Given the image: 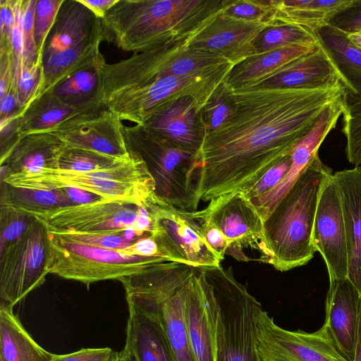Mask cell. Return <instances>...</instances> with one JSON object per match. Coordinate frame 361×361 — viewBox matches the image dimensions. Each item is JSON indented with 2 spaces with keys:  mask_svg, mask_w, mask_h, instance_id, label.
I'll use <instances>...</instances> for the list:
<instances>
[{
  "mask_svg": "<svg viewBox=\"0 0 361 361\" xmlns=\"http://www.w3.org/2000/svg\"><path fill=\"white\" fill-rule=\"evenodd\" d=\"M216 300V361H263L255 336L261 304L233 276L232 269H202Z\"/></svg>",
  "mask_w": 361,
  "mask_h": 361,
  "instance_id": "cell-7",
  "label": "cell"
},
{
  "mask_svg": "<svg viewBox=\"0 0 361 361\" xmlns=\"http://www.w3.org/2000/svg\"><path fill=\"white\" fill-rule=\"evenodd\" d=\"M59 234L71 240L87 245L117 250L126 249L134 243L128 240L123 233L104 234L68 232Z\"/></svg>",
  "mask_w": 361,
  "mask_h": 361,
  "instance_id": "cell-45",
  "label": "cell"
},
{
  "mask_svg": "<svg viewBox=\"0 0 361 361\" xmlns=\"http://www.w3.org/2000/svg\"><path fill=\"white\" fill-rule=\"evenodd\" d=\"M342 132L346 139L348 161L361 165V94L347 93L343 100Z\"/></svg>",
  "mask_w": 361,
  "mask_h": 361,
  "instance_id": "cell-36",
  "label": "cell"
},
{
  "mask_svg": "<svg viewBox=\"0 0 361 361\" xmlns=\"http://www.w3.org/2000/svg\"><path fill=\"white\" fill-rule=\"evenodd\" d=\"M32 214L49 231L59 233H123L133 228L142 238L151 235L153 231L149 207L111 199Z\"/></svg>",
  "mask_w": 361,
  "mask_h": 361,
  "instance_id": "cell-10",
  "label": "cell"
},
{
  "mask_svg": "<svg viewBox=\"0 0 361 361\" xmlns=\"http://www.w3.org/2000/svg\"><path fill=\"white\" fill-rule=\"evenodd\" d=\"M184 319L197 361H216V300L202 269L195 268L185 284Z\"/></svg>",
  "mask_w": 361,
  "mask_h": 361,
  "instance_id": "cell-17",
  "label": "cell"
},
{
  "mask_svg": "<svg viewBox=\"0 0 361 361\" xmlns=\"http://www.w3.org/2000/svg\"><path fill=\"white\" fill-rule=\"evenodd\" d=\"M124 131L129 149L137 148L140 152L136 154L146 156L144 160L155 180L157 195L176 207L195 211L199 204L195 152L173 145L145 125L125 126Z\"/></svg>",
  "mask_w": 361,
  "mask_h": 361,
  "instance_id": "cell-8",
  "label": "cell"
},
{
  "mask_svg": "<svg viewBox=\"0 0 361 361\" xmlns=\"http://www.w3.org/2000/svg\"><path fill=\"white\" fill-rule=\"evenodd\" d=\"M98 82L95 69L79 71L59 85L54 93L65 102L78 103L94 94Z\"/></svg>",
  "mask_w": 361,
  "mask_h": 361,
  "instance_id": "cell-39",
  "label": "cell"
},
{
  "mask_svg": "<svg viewBox=\"0 0 361 361\" xmlns=\"http://www.w3.org/2000/svg\"><path fill=\"white\" fill-rule=\"evenodd\" d=\"M118 251L127 255L161 257L168 260L160 250L157 242L151 235L142 237L137 240L127 248Z\"/></svg>",
  "mask_w": 361,
  "mask_h": 361,
  "instance_id": "cell-49",
  "label": "cell"
},
{
  "mask_svg": "<svg viewBox=\"0 0 361 361\" xmlns=\"http://www.w3.org/2000/svg\"><path fill=\"white\" fill-rule=\"evenodd\" d=\"M192 216L199 223L207 244L219 257L220 259L223 260L228 249V242L226 236L210 221L196 215L195 211H192Z\"/></svg>",
  "mask_w": 361,
  "mask_h": 361,
  "instance_id": "cell-47",
  "label": "cell"
},
{
  "mask_svg": "<svg viewBox=\"0 0 361 361\" xmlns=\"http://www.w3.org/2000/svg\"><path fill=\"white\" fill-rule=\"evenodd\" d=\"M235 66L228 63L183 76H171L153 83L122 90L96 99L121 121L145 126L157 115L185 97L193 98L200 111L226 80Z\"/></svg>",
  "mask_w": 361,
  "mask_h": 361,
  "instance_id": "cell-5",
  "label": "cell"
},
{
  "mask_svg": "<svg viewBox=\"0 0 361 361\" xmlns=\"http://www.w3.org/2000/svg\"><path fill=\"white\" fill-rule=\"evenodd\" d=\"M233 0H118L101 19L104 40L141 53L193 37Z\"/></svg>",
  "mask_w": 361,
  "mask_h": 361,
  "instance_id": "cell-2",
  "label": "cell"
},
{
  "mask_svg": "<svg viewBox=\"0 0 361 361\" xmlns=\"http://www.w3.org/2000/svg\"><path fill=\"white\" fill-rule=\"evenodd\" d=\"M67 145L49 132L27 135L1 158V178L15 173H34L59 169V158Z\"/></svg>",
  "mask_w": 361,
  "mask_h": 361,
  "instance_id": "cell-25",
  "label": "cell"
},
{
  "mask_svg": "<svg viewBox=\"0 0 361 361\" xmlns=\"http://www.w3.org/2000/svg\"><path fill=\"white\" fill-rule=\"evenodd\" d=\"M187 38L134 54L114 63L104 60L96 70L98 82L94 95L141 87L167 77L183 76L232 63L221 55L190 47Z\"/></svg>",
  "mask_w": 361,
  "mask_h": 361,
  "instance_id": "cell-6",
  "label": "cell"
},
{
  "mask_svg": "<svg viewBox=\"0 0 361 361\" xmlns=\"http://www.w3.org/2000/svg\"><path fill=\"white\" fill-rule=\"evenodd\" d=\"M317 42L316 34L302 27L274 25L262 31L257 38L255 43V55L262 54L283 47Z\"/></svg>",
  "mask_w": 361,
  "mask_h": 361,
  "instance_id": "cell-35",
  "label": "cell"
},
{
  "mask_svg": "<svg viewBox=\"0 0 361 361\" xmlns=\"http://www.w3.org/2000/svg\"><path fill=\"white\" fill-rule=\"evenodd\" d=\"M361 295L348 278L329 281L324 326L340 352L355 358Z\"/></svg>",
  "mask_w": 361,
  "mask_h": 361,
  "instance_id": "cell-20",
  "label": "cell"
},
{
  "mask_svg": "<svg viewBox=\"0 0 361 361\" xmlns=\"http://www.w3.org/2000/svg\"><path fill=\"white\" fill-rule=\"evenodd\" d=\"M126 346L133 361H175L160 307L128 304Z\"/></svg>",
  "mask_w": 361,
  "mask_h": 361,
  "instance_id": "cell-22",
  "label": "cell"
},
{
  "mask_svg": "<svg viewBox=\"0 0 361 361\" xmlns=\"http://www.w3.org/2000/svg\"><path fill=\"white\" fill-rule=\"evenodd\" d=\"M315 34L336 65L348 93L361 94V48L345 32L330 25Z\"/></svg>",
  "mask_w": 361,
  "mask_h": 361,
  "instance_id": "cell-31",
  "label": "cell"
},
{
  "mask_svg": "<svg viewBox=\"0 0 361 361\" xmlns=\"http://www.w3.org/2000/svg\"><path fill=\"white\" fill-rule=\"evenodd\" d=\"M347 93L341 80L314 89L229 86L231 116L203 130L195 154L197 201L248 192Z\"/></svg>",
  "mask_w": 361,
  "mask_h": 361,
  "instance_id": "cell-1",
  "label": "cell"
},
{
  "mask_svg": "<svg viewBox=\"0 0 361 361\" xmlns=\"http://www.w3.org/2000/svg\"><path fill=\"white\" fill-rule=\"evenodd\" d=\"M0 251L16 241L31 227L37 218L20 208L1 204Z\"/></svg>",
  "mask_w": 361,
  "mask_h": 361,
  "instance_id": "cell-38",
  "label": "cell"
},
{
  "mask_svg": "<svg viewBox=\"0 0 361 361\" xmlns=\"http://www.w3.org/2000/svg\"><path fill=\"white\" fill-rule=\"evenodd\" d=\"M340 194L348 251L347 278L361 295V165L334 173Z\"/></svg>",
  "mask_w": 361,
  "mask_h": 361,
  "instance_id": "cell-23",
  "label": "cell"
},
{
  "mask_svg": "<svg viewBox=\"0 0 361 361\" xmlns=\"http://www.w3.org/2000/svg\"><path fill=\"white\" fill-rule=\"evenodd\" d=\"M233 105L226 80L219 87L212 99L201 111L204 114L203 130L212 131L223 125L231 116Z\"/></svg>",
  "mask_w": 361,
  "mask_h": 361,
  "instance_id": "cell-41",
  "label": "cell"
},
{
  "mask_svg": "<svg viewBox=\"0 0 361 361\" xmlns=\"http://www.w3.org/2000/svg\"><path fill=\"white\" fill-rule=\"evenodd\" d=\"M188 279L161 307L175 361H197L187 334L184 319L185 286Z\"/></svg>",
  "mask_w": 361,
  "mask_h": 361,
  "instance_id": "cell-33",
  "label": "cell"
},
{
  "mask_svg": "<svg viewBox=\"0 0 361 361\" xmlns=\"http://www.w3.org/2000/svg\"><path fill=\"white\" fill-rule=\"evenodd\" d=\"M93 96L83 102L69 103L54 91L46 93L33 102L15 121L13 138L18 141L29 134L50 132L63 120L88 105Z\"/></svg>",
  "mask_w": 361,
  "mask_h": 361,
  "instance_id": "cell-28",
  "label": "cell"
},
{
  "mask_svg": "<svg viewBox=\"0 0 361 361\" xmlns=\"http://www.w3.org/2000/svg\"><path fill=\"white\" fill-rule=\"evenodd\" d=\"M312 243L323 257L329 281L347 278L348 251L340 194L334 173L324 180L316 210Z\"/></svg>",
  "mask_w": 361,
  "mask_h": 361,
  "instance_id": "cell-16",
  "label": "cell"
},
{
  "mask_svg": "<svg viewBox=\"0 0 361 361\" xmlns=\"http://www.w3.org/2000/svg\"><path fill=\"white\" fill-rule=\"evenodd\" d=\"M50 353L30 336L13 312V306L1 301L0 306L1 361H51Z\"/></svg>",
  "mask_w": 361,
  "mask_h": 361,
  "instance_id": "cell-30",
  "label": "cell"
},
{
  "mask_svg": "<svg viewBox=\"0 0 361 361\" xmlns=\"http://www.w3.org/2000/svg\"><path fill=\"white\" fill-rule=\"evenodd\" d=\"M54 31L44 56L75 47L92 32L97 18L77 0L68 2L60 16H57Z\"/></svg>",
  "mask_w": 361,
  "mask_h": 361,
  "instance_id": "cell-32",
  "label": "cell"
},
{
  "mask_svg": "<svg viewBox=\"0 0 361 361\" xmlns=\"http://www.w3.org/2000/svg\"><path fill=\"white\" fill-rule=\"evenodd\" d=\"M124 128L122 121L99 103L94 95L88 105L63 120L49 133L67 147L128 161L134 154L128 147Z\"/></svg>",
  "mask_w": 361,
  "mask_h": 361,
  "instance_id": "cell-13",
  "label": "cell"
},
{
  "mask_svg": "<svg viewBox=\"0 0 361 361\" xmlns=\"http://www.w3.org/2000/svg\"><path fill=\"white\" fill-rule=\"evenodd\" d=\"M49 230L37 219L16 241L0 251V296L13 307L41 286L49 274Z\"/></svg>",
  "mask_w": 361,
  "mask_h": 361,
  "instance_id": "cell-12",
  "label": "cell"
},
{
  "mask_svg": "<svg viewBox=\"0 0 361 361\" xmlns=\"http://www.w3.org/2000/svg\"><path fill=\"white\" fill-rule=\"evenodd\" d=\"M274 12L273 0H233L224 11L226 16L235 18L271 23Z\"/></svg>",
  "mask_w": 361,
  "mask_h": 361,
  "instance_id": "cell-42",
  "label": "cell"
},
{
  "mask_svg": "<svg viewBox=\"0 0 361 361\" xmlns=\"http://www.w3.org/2000/svg\"><path fill=\"white\" fill-rule=\"evenodd\" d=\"M353 0H273L274 25L302 27L316 33L329 25L331 19Z\"/></svg>",
  "mask_w": 361,
  "mask_h": 361,
  "instance_id": "cell-29",
  "label": "cell"
},
{
  "mask_svg": "<svg viewBox=\"0 0 361 361\" xmlns=\"http://www.w3.org/2000/svg\"><path fill=\"white\" fill-rule=\"evenodd\" d=\"M353 361H361V298L359 305L357 341Z\"/></svg>",
  "mask_w": 361,
  "mask_h": 361,
  "instance_id": "cell-52",
  "label": "cell"
},
{
  "mask_svg": "<svg viewBox=\"0 0 361 361\" xmlns=\"http://www.w3.org/2000/svg\"><path fill=\"white\" fill-rule=\"evenodd\" d=\"M117 352L110 348H83L66 354L54 355L51 361H116Z\"/></svg>",
  "mask_w": 361,
  "mask_h": 361,
  "instance_id": "cell-48",
  "label": "cell"
},
{
  "mask_svg": "<svg viewBox=\"0 0 361 361\" xmlns=\"http://www.w3.org/2000/svg\"><path fill=\"white\" fill-rule=\"evenodd\" d=\"M199 113L201 111L197 102L190 97H185L145 126L173 145L196 152L201 140L195 129V118Z\"/></svg>",
  "mask_w": 361,
  "mask_h": 361,
  "instance_id": "cell-27",
  "label": "cell"
},
{
  "mask_svg": "<svg viewBox=\"0 0 361 361\" xmlns=\"http://www.w3.org/2000/svg\"><path fill=\"white\" fill-rule=\"evenodd\" d=\"M49 274L86 285L137 274L152 265L168 262L161 257L127 255L117 250L95 247L49 231Z\"/></svg>",
  "mask_w": 361,
  "mask_h": 361,
  "instance_id": "cell-9",
  "label": "cell"
},
{
  "mask_svg": "<svg viewBox=\"0 0 361 361\" xmlns=\"http://www.w3.org/2000/svg\"><path fill=\"white\" fill-rule=\"evenodd\" d=\"M88 8L99 19L104 18L107 12L118 0H77Z\"/></svg>",
  "mask_w": 361,
  "mask_h": 361,
  "instance_id": "cell-51",
  "label": "cell"
},
{
  "mask_svg": "<svg viewBox=\"0 0 361 361\" xmlns=\"http://www.w3.org/2000/svg\"><path fill=\"white\" fill-rule=\"evenodd\" d=\"M329 25L345 33L361 32V0H353L331 19Z\"/></svg>",
  "mask_w": 361,
  "mask_h": 361,
  "instance_id": "cell-46",
  "label": "cell"
},
{
  "mask_svg": "<svg viewBox=\"0 0 361 361\" xmlns=\"http://www.w3.org/2000/svg\"><path fill=\"white\" fill-rule=\"evenodd\" d=\"M345 35L352 42L361 48V32L345 33Z\"/></svg>",
  "mask_w": 361,
  "mask_h": 361,
  "instance_id": "cell-54",
  "label": "cell"
},
{
  "mask_svg": "<svg viewBox=\"0 0 361 361\" xmlns=\"http://www.w3.org/2000/svg\"><path fill=\"white\" fill-rule=\"evenodd\" d=\"M343 98L329 105L312 129L293 148L291 166L283 180L266 195L250 200L264 221L294 185L313 157L318 153L324 139L336 127L338 118L343 114Z\"/></svg>",
  "mask_w": 361,
  "mask_h": 361,
  "instance_id": "cell-19",
  "label": "cell"
},
{
  "mask_svg": "<svg viewBox=\"0 0 361 361\" xmlns=\"http://www.w3.org/2000/svg\"><path fill=\"white\" fill-rule=\"evenodd\" d=\"M133 153L132 159L109 169L87 172L45 169L34 173L10 174L1 183L27 190L75 188L105 199L149 207L157 197L155 180L146 161Z\"/></svg>",
  "mask_w": 361,
  "mask_h": 361,
  "instance_id": "cell-4",
  "label": "cell"
},
{
  "mask_svg": "<svg viewBox=\"0 0 361 361\" xmlns=\"http://www.w3.org/2000/svg\"><path fill=\"white\" fill-rule=\"evenodd\" d=\"M292 163L291 154L285 157L270 168L259 181L244 195L250 200L266 195L276 188L288 173Z\"/></svg>",
  "mask_w": 361,
  "mask_h": 361,
  "instance_id": "cell-44",
  "label": "cell"
},
{
  "mask_svg": "<svg viewBox=\"0 0 361 361\" xmlns=\"http://www.w3.org/2000/svg\"><path fill=\"white\" fill-rule=\"evenodd\" d=\"M126 161H128L119 160L99 152L66 147L59 158V169L87 172L109 169Z\"/></svg>",
  "mask_w": 361,
  "mask_h": 361,
  "instance_id": "cell-37",
  "label": "cell"
},
{
  "mask_svg": "<svg viewBox=\"0 0 361 361\" xmlns=\"http://www.w3.org/2000/svg\"><path fill=\"white\" fill-rule=\"evenodd\" d=\"M65 0H38L35 10V37L39 59H43L46 41Z\"/></svg>",
  "mask_w": 361,
  "mask_h": 361,
  "instance_id": "cell-40",
  "label": "cell"
},
{
  "mask_svg": "<svg viewBox=\"0 0 361 361\" xmlns=\"http://www.w3.org/2000/svg\"><path fill=\"white\" fill-rule=\"evenodd\" d=\"M196 215L210 221L228 242L226 255L238 261L250 260L243 250H259L263 238L264 220L255 205L243 193L221 195L209 201Z\"/></svg>",
  "mask_w": 361,
  "mask_h": 361,
  "instance_id": "cell-15",
  "label": "cell"
},
{
  "mask_svg": "<svg viewBox=\"0 0 361 361\" xmlns=\"http://www.w3.org/2000/svg\"><path fill=\"white\" fill-rule=\"evenodd\" d=\"M224 11L198 34L187 38V42L191 48L221 55L237 65L256 54L257 38L273 25L230 17Z\"/></svg>",
  "mask_w": 361,
  "mask_h": 361,
  "instance_id": "cell-18",
  "label": "cell"
},
{
  "mask_svg": "<svg viewBox=\"0 0 361 361\" xmlns=\"http://www.w3.org/2000/svg\"><path fill=\"white\" fill-rule=\"evenodd\" d=\"M257 348L263 361H349L338 349L329 331H289L276 324L262 307L256 317Z\"/></svg>",
  "mask_w": 361,
  "mask_h": 361,
  "instance_id": "cell-14",
  "label": "cell"
},
{
  "mask_svg": "<svg viewBox=\"0 0 361 361\" xmlns=\"http://www.w3.org/2000/svg\"><path fill=\"white\" fill-rule=\"evenodd\" d=\"M318 46L319 41L291 45L249 57L233 67L226 78V83L232 88L253 86L293 61L314 51Z\"/></svg>",
  "mask_w": 361,
  "mask_h": 361,
  "instance_id": "cell-26",
  "label": "cell"
},
{
  "mask_svg": "<svg viewBox=\"0 0 361 361\" xmlns=\"http://www.w3.org/2000/svg\"><path fill=\"white\" fill-rule=\"evenodd\" d=\"M74 204L92 203L105 199L90 192L75 188H60Z\"/></svg>",
  "mask_w": 361,
  "mask_h": 361,
  "instance_id": "cell-50",
  "label": "cell"
},
{
  "mask_svg": "<svg viewBox=\"0 0 361 361\" xmlns=\"http://www.w3.org/2000/svg\"><path fill=\"white\" fill-rule=\"evenodd\" d=\"M130 358V354L128 348L125 345L124 348L117 352V357L116 361H129Z\"/></svg>",
  "mask_w": 361,
  "mask_h": 361,
  "instance_id": "cell-53",
  "label": "cell"
},
{
  "mask_svg": "<svg viewBox=\"0 0 361 361\" xmlns=\"http://www.w3.org/2000/svg\"><path fill=\"white\" fill-rule=\"evenodd\" d=\"M149 209L151 236L169 262L200 269L220 265L221 260L206 242L192 211L176 207L158 196Z\"/></svg>",
  "mask_w": 361,
  "mask_h": 361,
  "instance_id": "cell-11",
  "label": "cell"
},
{
  "mask_svg": "<svg viewBox=\"0 0 361 361\" xmlns=\"http://www.w3.org/2000/svg\"><path fill=\"white\" fill-rule=\"evenodd\" d=\"M1 204H10L33 214L74 204L61 189L27 190L1 183Z\"/></svg>",
  "mask_w": 361,
  "mask_h": 361,
  "instance_id": "cell-34",
  "label": "cell"
},
{
  "mask_svg": "<svg viewBox=\"0 0 361 361\" xmlns=\"http://www.w3.org/2000/svg\"><path fill=\"white\" fill-rule=\"evenodd\" d=\"M104 40L101 19L97 18L91 34L80 44L63 51L43 56V71L37 91L29 106L75 73L97 70L104 60L99 44Z\"/></svg>",
  "mask_w": 361,
  "mask_h": 361,
  "instance_id": "cell-21",
  "label": "cell"
},
{
  "mask_svg": "<svg viewBox=\"0 0 361 361\" xmlns=\"http://www.w3.org/2000/svg\"><path fill=\"white\" fill-rule=\"evenodd\" d=\"M339 80L343 82L336 65L319 42L314 51L293 61L253 86L314 89L333 85Z\"/></svg>",
  "mask_w": 361,
  "mask_h": 361,
  "instance_id": "cell-24",
  "label": "cell"
},
{
  "mask_svg": "<svg viewBox=\"0 0 361 361\" xmlns=\"http://www.w3.org/2000/svg\"><path fill=\"white\" fill-rule=\"evenodd\" d=\"M332 173L316 154L264 221L259 261L286 271L305 265L313 258L316 250L312 231L319 192Z\"/></svg>",
  "mask_w": 361,
  "mask_h": 361,
  "instance_id": "cell-3",
  "label": "cell"
},
{
  "mask_svg": "<svg viewBox=\"0 0 361 361\" xmlns=\"http://www.w3.org/2000/svg\"><path fill=\"white\" fill-rule=\"evenodd\" d=\"M37 0H23L20 25L24 40L23 65L43 62L38 56L35 37V10Z\"/></svg>",
  "mask_w": 361,
  "mask_h": 361,
  "instance_id": "cell-43",
  "label": "cell"
}]
</instances>
